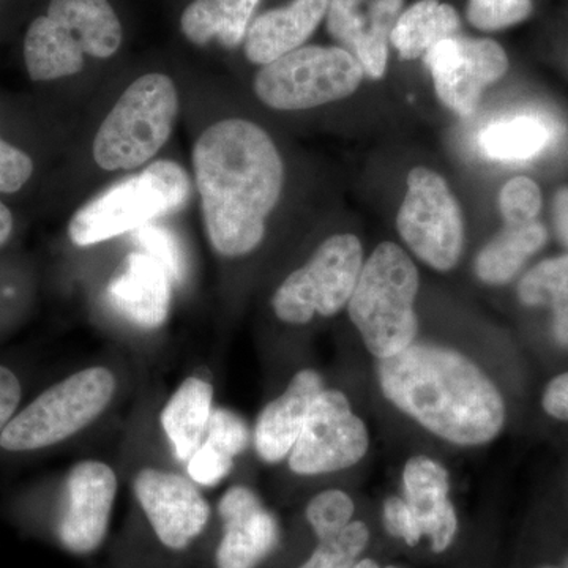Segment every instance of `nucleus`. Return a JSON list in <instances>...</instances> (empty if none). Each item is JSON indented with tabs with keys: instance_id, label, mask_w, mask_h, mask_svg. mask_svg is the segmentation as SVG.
I'll return each mask as SVG.
<instances>
[{
	"instance_id": "nucleus-42",
	"label": "nucleus",
	"mask_w": 568,
	"mask_h": 568,
	"mask_svg": "<svg viewBox=\"0 0 568 568\" xmlns=\"http://www.w3.org/2000/svg\"><path fill=\"white\" fill-rule=\"evenodd\" d=\"M540 568H568V559L566 560V562L562 564V566L560 567H555V566H545V567H540Z\"/></svg>"
},
{
	"instance_id": "nucleus-20",
	"label": "nucleus",
	"mask_w": 568,
	"mask_h": 568,
	"mask_svg": "<svg viewBox=\"0 0 568 568\" xmlns=\"http://www.w3.org/2000/svg\"><path fill=\"white\" fill-rule=\"evenodd\" d=\"M213 409V387L203 377H186L168 399L160 420L179 462H189L203 444Z\"/></svg>"
},
{
	"instance_id": "nucleus-14",
	"label": "nucleus",
	"mask_w": 568,
	"mask_h": 568,
	"mask_svg": "<svg viewBox=\"0 0 568 568\" xmlns=\"http://www.w3.org/2000/svg\"><path fill=\"white\" fill-rule=\"evenodd\" d=\"M424 58L440 102L462 115L473 114L485 89L508 70L506 51L488 39L454 37L439 41Z\"/></svg>"
},
{
	"instance_id": "nucleus-40",
	"label": "nucleus",
	"mask_w": 568,
	"mask_h": 568,
	"mask_svg": "<svg viewBox=\"0 0 568 568\" xmlns=\"http://www.w3.org/2000/svg\"><path fill=\"white\" fill-rule=\"evenodd\" d=\"M13 231V216L6 204L0 203V245L9 241Z\"/></svg>"
},
{
	"instance_id": "nucleus-25",
	"label": "nucleus",
	"mask_w": 568,
	"mask_h": 568,
	"mask_svg": "<svg viewBox=\"0 0 568 568\" xmlns=\"http://www.w3.org/2000/svg\"><path fill=\"white\" fill-rule=\"evenodd\" d=\"M48 14L71 26L92 58H111L121 47V21L108 0H51Z\"/></svg>"
},
{
	"instance_id": "nucleus-18",
	"label": "nucleus",
	"mask_w": 568,
	"mask_h": 568,
	"mask_svg": "<svg viewBox=\"0 0 568 568\" xmlns=\"http://www.w3.org/2000/svg\"><path fill=\"white\" fill-rule=\"evenodd\" d=\"M403 491L424 537L435 552L447 551L458 532V515L450 500V478L436 459L416 455L403 469Z\"/></svg>"
},
{
	"instance_id": "nucleus-4",
	"label": "nucleus",
	"mask_w": 568,
	"mask_h": 568,
	"mask_svg": "<svg viewBox=\"0 0 568 568\" xmlns=\"http://www.w3.org/2000/svg\"><path fill=\"white\" fill-rule=\"evenodd\" d=\"M418 272L398 245L383 242L362 267L347 302L351 321L377 361L416 343Z\"/></svg>"
},
{
	"instance_id": "nucleus-26",
	"label": "nucleus",
	"mask_w": 568,
	"mask_h": 568,
	"mask_svg": "<svg viewBox=\"0 0 568 568\" xmlns=\"http://www.w3.org/2000/svg\"><path fill=\"white\" fill-rule=\"evenodd\" d=\"M518 297L526 306H551L552 334L568 347V254L530 268L519 283Z\"/></svg>"
},
{
	"instance_id": "nucleus-33",
	"label": "nucleus",
	"mask_w": 568,
	"mask_h": 568,
	"mask_svg": "<svg viewBox=\"0 0 568 568\" xmlns=\"http://www.w3.org/2000/svg\"><path fill=\"white\" fill-rule=\"evenodd\" d=\"M499 207L507 224L536 222L541 209V193L536 182L529 178H515L508 181L499 194Z\"/></svg>"
},
{
	"instance_id": "nucleus-41",
	"label": "nucleus",
	"mask_w": 568,
	"mask_h": 568,
	"mask_svg": "<svg viewBox=\"0 0 568 568\" xmlns=\"http://www.w3.org/2000/svg\"><path fill=\"white\" fill-rule=\"evenodd\" d=\"M353 568H399V567H396V566L381 567L379 564L376 562V560H373L369 558H361L357 560V562L354 564Z\"/></svg>"
},
{
	"instance_id": "nucleus-6",
	"label": "nucleus",
	"mask_w": 568,
	"mask_h": 568,
	"mask_svg": "<svg viewBox=\"0 0 568 568\" xmlns=\"http://www.w3.org/2000/svg\"><path fill=\"white\" fill-rule=\"evenodd\" d=\"M190 196V179L181 164L162 160L115 183L70 220V241L89 246L133 233L153 219L178 211Z\"/></svg>"
},
{
	"instance_id": "nucleus-3",
	"label": "nucleus",
	"mask_w": 568,
	"mask_h": 568,
	"mask_svg": "<svg viewBox=\"0 0 568 568\" xmlns=\"http://www.w3.org/2000/svg\"><path fill=\"white\" fill-rule=\"evenodd\" d=\"M140 529H132L115 568H192L200 566L213 526L207 497L189 477L148 466L132 484Z\"/></svg>"
},
{
	"instance_id": "nucleus-16",
	"label": "nucleus",
	"mask_w": 568,
	"mask_h": 568,
	"mask_svg": "<svg viewBox=\"0 0 568 568\" xmlns=\"http://www.w3.org/2000/svg\"><path fill=\"white\" fill-rule=\"evenodd\" d=\"M173 283L159 261L134 252L108 284V298L130 323L153 331L162 327L170 316Z\"/></svg>"
},
{
	"instance_id": "nucleus-9",
	"label": "nucleus",
	"mask_w": 568,
	"mask_h": 568,
	"mask_svg": "<svg viewBox=\"0 0 568 568\" xmlns=\"http://www.w3.org/2000/svg\"><path fill=\"white\" fill-rule=\"evenodd\" d=\"M364 267V250L353 234L332 235L312 260L293 272L275 291L272 306L283 323L305 325L315 317L345 308Z\"/></svg>"
},
{
	"instance_id": "nucleus-34",
	"label": "nucleus",
	"mask_w": 568,
	"mask_h": 568,
	"mask_svg": "<svg viewBox=\"0 0 568 568\" xmlns=\"http://www.w3.org/2000/svg\"><path fill=\"white\" fill-rule=\"evenodd\" d=\"M185 465L190 480L197 487L212 488L233 473L234 458L204 440Z\"/></svg>"
},
{
	"instance_id": "nucleus-27",
	"label": "nucleus",
	"mask_w": 568,
	"mask_h": 568,
	"mask_svg": "<svg viewBox=\"0 0 568 568\" xmlns=\"http://www.w3.org/2000/svg\"><path fill=\"white\" fill-rule=\"evenodd\" d=\"M551 136V126L544 119L519 115L485 129L480 148L485 155L499 162H525L544 152Z\"/></svg>"
},
{
	"instance_id": "nucleus-23",
	"label": "nucleus",
	"mask_w": 568,
	"mask_h": 568,
	"mask_svg": "<svg viewBox=\"0 0 568 568\" xmlns=\"http://www.w3.org/2000/svg\"><path fill=\"white\" fill-rule=\"evenodd\" d=\"M547 239L541 223L507 224L506 230L477 254L474 268L478 278L487 284L511 282L526 261L547 244Z\"/></svg>"
},
{
	"instance_id": "nucleus-29",
	"label": "nucleus",
	"mask_w": 568,
	"mask_h": 568,
	"mask_svg": "<svg viewBox=\"0 0 568 568\" xmlns=\"http://www.w3.org/2000/svg\"><path fill=\"white\" fill-rule=\"evenodd\" d=\"M353 497L342 489H324L308 500L305 521L316 541L342 532L354 521Z\"/></svg>"
},
{
	"instance_id": "nucleus-12",
	"label": "nucleus",
	"mask_w": 568,
	"mask_h": 568,
	"mask_svg": "<svg viewBox=\"0 0 568 568\" xmlns=\"http://www.w3.org/2000/svg\"><path fill=\"white\" fill-rule=\"evenodd\" d=\"M368 447V429L347 396L336 388H323L310 407L287 465L297 476H324L357 465Z\"/></svg>"
},
{
	"instance_id": "nucleus-37",
	"label": "nucleus",
	"mask_w": 568,
	"mask_h": 568,
	"mask_svg": "<svg viewBox=\"0 0 568 568\" xmlns=\"http://www.w3.org/2000/svg\"><path fill=\"white\" fill-rule=\"evenodd\" d=\"M22 398L20 377L9 366L0 365V435L17 416Z\"/></svg>"
},
{
	"instance_id": "nucleus-2",
	"label": "nucleus",
	"mask_w": 568,
	"mask_h": 568,
	"mask_svg": "<svg viewBox=\"0 0 568 568\" xmlns=\"http://www.w3.org/2000/svg\"><path fill=\"white\" fill-rule=\"evenodd\" d=\"M384 396L426 432L462 447L491 443L506 424L499 388L459 351L414 343L377 361Z\"/></svg>"
},
{
	"instance_id": "nucleus-19",
	"label": "nucleus",
	"mask_w": 568,
	"mask_h": 568,
	"mask_svg": "<svg viewBox=\"0 0 568 568\" xmlns=\"http://www.w3.org/2000/svg\"><path fill=\"white\" fill-rule=\"evenodd\" d=\"M328 6L331 0H293L283 9L261 14L246 32V59L257 65H267L302 48L324 20Z\"/></svg>"
},
{
	"instance_id": "nucleus-11",
	"label": "nucleus",
	"mask_w": 568,
	"mask_h": 568,
	"mask_svg": "<svg viewBox=\"0 0 568 568\" xmlns=\"http://www.w3.org/2000/svg\"><path fill=\"white\" fill-rule=\"evenodd\" d=\"M396 226L407 246L429 267L447 272L458 264L465 244L462 212L447 182L435 171L414 168L407 175Z\"/></svg>"
},
{
	"instance_id": "nucleus-7",
	"label": "nucleus",
	"mask_w": 568,
	"mask_h": 568,
	"mask_svg": "<svg viewBox=\"0 0 568 568\" xmlns=\"http://www.w3.org/2000/svg\"><path fill=\"white\" fill-rule=\"evenodd\" d=\"M178 110V89L166 74L149 73L134 81L97 133V164L118 171L149 162L170 140Z\"/></svg>"
},
{
	"instance_id": "nucleus-32",
	"label": "nucleus",
	"mask_w": 568,
	"mask_h": 568,
	"mask_svg": "<svg viewBox=\"0 0 568 568\" xmlns=\"http://www.w3.org/2000/svg\"><path fill=\"white\" fill-rule=\"evenodd\" d=\"M205 443L219 448L227 457L237 458L252 444V433L244 418L226 407H215L209 424ZM203 440V443H204Z\"/></svg>"
},
{
	"instance_id": "nucleus-15",
	"label": "nucleus",
	"mask_w": 568,
	"mask_h": 568,
	"mask_svg": "<svg viewBox=\"0 0 568 568\" xmlns=\"http://www.w3.org/2000/svg\"><path fill=\"white\" fill-rule=\"evenodd\" d=\"M405 0H331L327 29L373 80L387 69L388 41Z\"/></svg>"
},
{
	"instance_id": "nucleus-31",
	"label": "nucleus",
	"mask_w": 568,
	"mask_h": 568,
	"mask_svg": "<svg viewBox=\"0 0 568 568\" xmlns=\"http://www.w3.org/2000/svg\"><path fill=\"white\" fill-rule=\"evenodd\" d=\"M532 0H469L467 20L480 31H499L525 21Z\"/></svg>"
},
{
	"instance_id": "nucleus-24",
	"label": "nucleus",
	"mask_w": 568,
	"mask_h": 568,
	"mask_svg": "<svg viewBox=\"0 0 568 568\" xmlns=\"http://www.w3.org/2000/svg\"><path fill=\"white\" fill-rule=\"evenodd\" d=\"M459 28L462 26L454 7L437 0H420L399 14L390 41L402 59L414 61L439 41L458 37Z\"/></svg>"
},
{
	"instance_id": "nucleus-39",
	"label": "nucleus",
	"mask_w": 568,
	"mask_h": 568,
	"mask_svg": "<svg viewBox=\"0 0 568 568\" xmlns=\"http://www.w3.org/2000/svg\"><path fill=\"white\" fill-rule=\"evenodd\" d=\"M552 215H555L556 233L568 248V186H564L556 193Z\"/></svg>"
},
{
	"instance_id": "nucleus-28",
	"label": "nucleus",
	"mask_w": 568,
	"mask_h": 568,
	"mask_svg": "<svg viewBox=\"0 0 568 568\" xmlns=\"http://www.w3.org/2000/svg\"><path fill=\"white\" fill-rule=\"evenodd\" d=\"M369 544V529L364 521H353L342 532L316 541L295 568H353Z\"/></svg>"
},
{
	"instance_id": "nucleus-1",
	"label": "nucleus",
	"mask_w": 568,
	"mask_h": 568,
	"mask_svg": "<svg viewBox=\"0 0 568 568\" xmlns=\"http://www.w3.org/2000/svg\"><path fill=\"white\" fill-rule=\"evenodd\" d=\"M193 168L212 248L224 257L254 252L282 194L283 162L274 141L256 123L227 119L197 138Z\"/></svg>"
},
{
	"instance_id": "nucleus-5",
	"label": "nucleus",
	"mask_w": 568,
	"mask_h": 568,
	"mask_svg": "<svg viewBox=\"0 0 568 568\" xmlns=\"http://www.w3.org/2000/svg\"><path fill=\"white\" fill-rule=\"evenodd\" d=\"M115 392L118 379L106 366L63 377L18 410L0 435V447L20 454L65 443L106 413Z\"/></svg>"
},
{
	"instance_id": "nucleus-21",
	"label": "nucleus",
	"mask_w": 568,
	"mask_h": 568,
	"mask_svg": "<svg viewBox=\"0 0 568 568\" xmlns=\"http://www.w3.org/2000/svg\"><path fill=\"white\" fill-rule=\"evenodd\" d=\"M84 54L77 33L50 14L37 18L26 33V67L33 81H52L80 73Z\"/></svg>"
},
{
	"instance_id": "nucleus-36",
	"label": "nucleus",
	"mask_w": 568,
	"mask_h": 568,
	"mask_svg": "<svg viewBox=\"0 0 568 568\" xmlns=\"http://www.w3.org/2000/svg\"><path fill=\"white\" fill-rule=\"evenodd\" d=\"M32 173L31 156L0 138V193L18 192L31 179Z\"/></svg>"
},
{
	"instance_id": "nucleus-38",
	"label": "nucleus",
	"mask_w": 568,
	"mask_h": 568,
	"mask_svg": "<svg viewBox=\"0 0 568 568\" xmlns=\"http://www.w3.org/2000/svg\"><path fill=\"white\" fill-rule=\"evenodd\" d=\"M541 405L549 416L568 420V372L556 376L548 384Z\"/></svg>"
},
{
	"instance_id": "nucleus-13",
	"label": "nucleus",
	"mask_w": 568,
	"mask_h": 568,
	"mask_svg": "<svg viewBox=\"0 0 568 568\" xmlns=\"http://www.w3.org/2000/svg\"><path fill=\"white\" fill-rule=\"evenodd\" d=\"M204 568H261L275 555L282 541L278 519L264 506L257 493L234 485L220 497Z\"/></svg>"
},
{
	"instance_id": "nucleus-22",
	"label": "nucleus",
	"mask_w": 568,
	"mask_h": 568,
	"mask_svg": "<svg viewBox=\"0 0 568 568\" xmlns=\"http://www.w3.org/2000/svg\"><path fill=\"white\" fill-rule=\"evenodd\" d=\"M260 0H193L183 11V36L197 47L216 39L235 48L245 41L250 21Z\"/></svg>"
},
{
	"instance_id": "nucleus-35",
	"label": "nucleus",
	"mask_w": 568,
	"mask_h": 568,
	"mask_svg": "<svg viewBox=\"0 0 568 568\" xmlns=\"http://www.w3.org/2000/svg\"><path fill=\"white\" fill-rule=\"evenodd\" d=\"M383 519L387 532L392 537L406 541L409 547H416L424 538L420 526H418L413 510L407 506L405 497H387L383 507Z\"/></svg>"
},
{
	"instance_id": "nucleus-17",
	"label": "nucleus",
	"mask_w": 568,
	"mask_h": 568,
	"mask_svg": "<svg viewBox=\"0 0 568 568\" xmlns=\"http://www.w3.org/2000/svg\"><path fill=\"white\" fill-rule=\"evenodd\" d=\"M323 388V376L316 369L305 368L295 373L283 394L272 399L257 417L253 432L257 457L268 465L290 457L310 407Z\"/></svg>"
},
{
	"instance_id": "nucleus-8",
	"label": "nucleus",
	"mask_w": 568,
	"mask_h": 568,
	"mask_svg": "<svg viewBox=\"0 0 568 568\" xmlns=\"http://www.w3.org/2000/svg\"><path fill=\"white\" fill-rule=\"evenodd\" d=\"M364 77L361 63L343 48L305 47L263 65L254 92L274 110H310L346 99Z\"/></svg>"
},
{
	"instance_id": "nucleus-30",
	"label": "nucleus",
	"mask_w": 568,
	"mask_h": 568,
	"mask_svg": "<svg viewBox=\"0 0 568 568\" xmlns=\"http://www.w3.org/2000/svg\"><path fill=\"white\" fill-rule=\"evenodd\" d=\"M132 234L134 242L140 246V252L159 261L173 282H181L185 275V256H183L181 242L178 241L173 231L149 223L133 231Z\"/></svg>"
},
{
	"instance_id": "nucleus-10",
	"label": "nucleus",
	"mask_w": 568,
	"mask_h": 568,
	"mask_svg": "<svg viewBox=\"0 0 568 568\" xmlns=\"http://www.w3.org/2000/svg\"><path fill=\"white\" fill-rule=\"evenodd\" d=\"M118 489V476L108 463L82 459L67 474L61 499L44 518L43 532L71 556L95 555L110 534Z\"/></svg>"
}]
</instances>
